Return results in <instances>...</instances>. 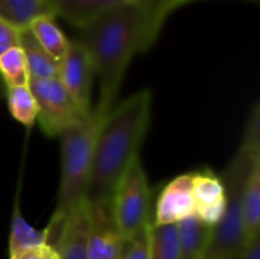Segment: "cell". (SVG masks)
Returning a JSON list of instances; mask_svg holds the SVG:
<instances>
[{
  "mask_svg": "<svg viewBox=\"0 0 260 259\" xmlns=\"http://www.w3.org/2000/svg\"><path fill=\"white\" fill-rule=\"evenodd\" d=\"M101 119L102 116H99L93 108L88 118L66 130L58 137L61 145V174L53 214L46 226L49 231V244L59 231L66 217L85 200L91 171L93 147Z\"/></svg>",
  "mask_w": 260,
  "mask_h": 259,
  "instance_id": "277c9868",
  "label": "cell"
},
{
  "mask_svg": "<svg viewBox=\"0 0 260 259\" xmlns=\"http://www.w3.org/2000/svg\"><path fill=\"white\" fill-rule=\"evenodd\" d=\"M5 98L12 118L24 127H32L38 118V105L29 85L6 87Z\"/></svg>",
  "mask_w": 260,
  "mask_h": 259,
  "instance_id": "d6986e66",
  "label": "cell"
},
{
  "mask_svg": "<svg viewBox=\"0 0 260 259\" xmlns=\"http://www.w3.org/2000/svg\"><path fill=\"white\" fill-rule=\"evenodd\" d=\"M55 17L66 18L75 27H82L101 14L129 2L139 0H49Z\"/></svg>",
  "mask_w": 260,
  "mask_h": 259,
  "instance_id": "7c38bea8",
  "label": "cell"
},
{
  "mask_svg": "<svg viewBox=\"0 0 260 259\" xmlns=\"http://www.w3.org/2000/svg\"><path fill=\"white\" fill-rule=\"evenodd\" d=\"M0 78L6 87L29 85L30 76L24 53L20 46L0 55Z\"/></svg>",
  "mask_w": 260,
  "mask_h": 259,
  "instance_id": "44dd1931",
  "label": "cell"
},
{
  "mask_svg": "<svg viewBox=\"0 0 260 259\" xmlns=\"http://www.w3.org/2000/svg\"><path fill=\"white\" fill-rule=\"evenodd\" d=\"M12 259H59V256L50 244H43V246L29 249Z\"/></svg>",
  "mask_w": 260,
  "mask_h": 259,
  "instance_id": "d4e9b609",
  "label": "cell"
},
{
  "mask_svg": "<svg viewBox=\"0 0 260 259\" xmlns=\"http://www.w3.org/2000/svg\"><path fill=\"white\" fill-rule=\"evenodd\" d=\"M193 202L195 217L215 229L221 223L227 206L225 186L221 177L213 171L193 172Z\"/></svg>",
  "mask_w": 260,
  "mask_h": 259,
  "instance_id": "8fae6325",
  "label": "cell"
},
{
  "mask_svg": "<svg viewBox=\"0 0 260 259\" xmlns=\"http://www.w3.org/2000/svg\"><path fill=\"white\" fill-rule=\"evenodd\" d=\"M242 217L247 241L260 237V156L250 166L242 192Z\"/></svg>",
  "mask_w": 260,
  "mask_h": 259,
  "instance_id": "5bb4252c",
  "label": "cell"
},
{
  "mask_svg": "<svg viewBox=\"0 0 260 259\" xmlns=\"http://www.w3.org/2000/svg\"><path fill=\"white\" fill-rule=\"evenodd\" d=\"M213 227L201 223L195 215L178 223L180 259H204L207 255Z\"/></svg>",
  "mask_w": 260,
  "mask_h": 259,
  "instance_id": "4fadbf2b",
  "label": "cell"
},
{
  "mask_svg": "<svg viewBox=\"0 0 260 259\" xmlns=\"http://www.w3.org/2000/svg\"><path fill=\"white\" fill-rule=\"evenodd\" d=\"M30 34L37 40V43L58 63L64 58L70 40L62 34L59 26L56 24L55 15H44L35 18L29 27Z\"/></svg>",
  "mask_w": 260,
  "mask_h": 259,
  "instance_id": "ac0fdd59",
  "label": "cell"
},
{
  "mask_svg": "<svg viewBox=\"0 0 260 259\" xmlns=\"http://www.w3.org/2000/svg\"><path fill=\"white\" fill-rule=\"evenodd\" d=\"M257 156H260L259 102L253 105L241 145L221 177L227 194L225 214L221 223L213 229L212 241L204 259H236L247 244L242 217V192L251 162Z\"/></svg>",
  "mask_w": 260,
  "mask_h": 259,
  "instance_id": "3957f363",
  "label": "cell"
},
{
  "mask_svg": "<svg viewBox=\"0 0 260 259\" xmlns=\"http://www.w3.org/2000/svg\"><path fill=\"white\" fill-rule=\"evenodd\" d=\"M158 35L151 14L139 2L119 5L79 27L76 40L87 50L99 78V102L94 107L99 116L114 107L133 58L148 52Z\"/></svg>",
  "mask_w": 260,
  "mask_h": 259,
  "instance_id": "6da1fadb",
  "label": "cell"
},
{
  "mask_svg": "<svg viewBox=\"0 0 260 259\" xmlns=\"http://www.w3.org/2000/svg\"><path fill=\"white\" fill-rule=\"evenodd\" d=\"M192 215H195L193 172H186L171 180L161 191L152 224H178Z\"/></svg>",
  "mask_w": 260,
  "mask_h": 259,
  "instance_id": "9c48e42d",
  "label": "cell"
},
{
  "mask_svg": "<svg viewBox=\"0 0 260 259\" xmlns=\"http://www.w3.org/2000/svg\"><path fill=\"white\" fill-rule=\"evenodd\" d=\"M49 244V231L44 227L41 231L32 227L20 212V208L15 206L11 218V231H9V259L15 258L17 255L43 246Z\"/></svg>",
  "mask_w": 260,
  "mask_h": 259,
  "instance_id": "e0dca14e",
  "label": "cell"
},
{
  "mask_svg": "<svg viewBox=\"0 0 260 259\" xmlns=\"http://www.w3.org/2000/svg\"><path fill=\"white\" fill-rule=\"evenodd\" d=\"M236 259H260V237L248 240Z\"/></svg>",
  "mask_w": 260,
  "mask_h": 259,
  "instance_id": "484cf974",
  "label": "cell"
},
{
  "mask_svg": "<svg viewBox=\"0 0 260 259\" xmlns=\"http://www.w3.org/2000/svg\"><path fill=\"white\" fill-rule=\"evenodd\" d=\"M193 2H198V0H174V9H178L187 3H193ZM245 2H253V3H259V0H245Z\"/></svg>",
  "mask_w": 260,
  "mask_h": 259,
  "instance_id": "4316f807",
  "label": "cell"
},
{
  "mask_svg": "<svg viewBox=\"0 0 260 259\" xmlns=\"http://www.w3.org/2000/svg\"><path fill=\"white\" fill-rule=\"evenodd\" d=\"M5 92H6V85L3 84V81H2V78H0V101L5 98Z\"/></svg>",
  "mask_w": 260,
  "mask_h": 259,
  "instance_id": "83f0119b",
  "label": "cell"
},
{
  "mask_svg": "<svg viewBox=\"0 0 260 259\" xmlns=\"http://www.w3.org/2000/svg\"><path fill=\"white\" fill-rule=\"evenodd\" d=\"M29 87L38 105L37 122L47 137H59L93 111L82 110L58 78L30 79Z\"/></svg>",
  "mask_w": 260,
  "mask_h": 259,
  "instance_id": "8992f818",
  "label": "cell"
},
{
  "mask_svg": "<svg viewBox=\"0 0 260 259\" xmlns=\"http://www.w3.org/2000/svg\"><path fill=\"white\" fill-rule=\"evenodd\" d=\"M88 203H79L62 221L50 246L59 259H88Z\"/></svg>",
  "mask_w": 260,
  "mask_h": 259,
  "instance_id": "30bf717a",
  "label": "cell"
},
{
  "mask_svg": "<svg viewBox=\"0 0 260 259\" xmlns=\"http://www.w3.org/2000/svg\"><path fill=\"white\" fill-rule=\"evenodd\" d=\"M149 246L151 259H180L178 224H152Z\"/></svg>",
  "mask_w": 260,
  "mask_h": 259,
  "instance_id": "ffe728a7",
  "label": "cell"
},
{
  "mask_svg": "<svg viewBox=\"0 0 260 259\" xmlns=\"http://www.w3.org/2000/svg\"><path fill=\"white\" fill-rule=\"evenodd\" d=\"M88 259H120L126 247V240L119 231L111 202L88 203Z\"/></svg>",
  "mask_w": 260,
  "mask_h": 259,
  "instance_id": "ba28073f",
  "label": "cell"
},
{
  "mask_svg": "<svg viewBox=\"0 0 260 259\" xmlns=\"http://www.w3.org/2000/svg\"><path fill=\"white\" fill-rule=\"evenodd\" d=\"M151 205V188L139 156L120 177L111 198L116 224L126 241L152 226Z\"/></svg>",
  "mask_w": 260,
  "mask_h": 259,
  "instance_id": "5b68a950",
  "label": "cell"
},
{
  "mask_svg": "<svg viewBox=\"0 0 260 259\" xmlns=\"http://www.w3.org/2000/svg\"><path fill=\"white\" fill-rule=\"evenodd\" d=\"M20 47L24 53L30 79H49L58 78L59 63L53 60L34 38L29 29L20 32Z\"/></svg>",
  "mask_w": 260,
  "mask_h": 259,
  "instance_id": "9a60e30c",
  "label": "cell"
},
{
  "mask_svg": "<svg viewBox=\"0 0 260 259\" xmlns=\"http://www.w3.org/2000/svg\"><path fill=\"white\" fill-rule=\"evenodd\" d=\"M44 15H55L49 0H0V18L20 31Z\"/></svg>",
  "mask_w": 260,
  "mask_h": 259,
  "instance_id": "2e32d148",
  "label": "cell"
},
{
  "mask_svg": "<svg viewBox=\"0 0 260 259\" xmlns=\"http://www.w3.org/2000/svg\"><path fill=\"white\" fill-rule=\"evenodd\" d=\"M149 232H151V227L139 234L136 238L129 240L126 243V247L120 259H151Z\"/></svg>",
  "mask_w": 260,
  "mask_h": 259,
  "instance_id": "7402d4cb",
  "label": "cell"
},
{
  "mask_svg": "<svg viewBox=\"0 0 260 259\" xmlns=\"http://www.w3.org/2000/svg\"><path fill=\"white\" fill-rule=\"evenodd\" d=\"M139 3H142L148 9V12L152 17V21L158 31H161L166 18L175 11L174 0H139Z\"/></svg>",
  "mask_w": 260,
  "mask_h": 259,
  "instance_id": "603a6c76",
  "label": "cell"
},
{
  "mask_svg": "<svg viewBox=\"0 0 260 259\" xmlns=\"http://www.w3.org/2000/svg\"><path fill=\"white\" fill-rule=\"evenodd\" d=\"M152 108V93L142 89L114 107L101 119L93 147L91 171L85 200L90 205L111 202L114 189L139 157L146 137Z\"/></svg>",
  "mask_w": 260,
  "mask_h": 259,
  "instance_id": "7a4b0ae2",
  "label": "cell"
},
{
  "mask_svg": "<svg viewBox=\"0 0 260 259\" xmlns=\"http://www.w3.org/2000/svg\"><path fill=\"white\" fill-rule=\"evenodd\" d=\"M20 29L0 18V55L6 50L20 46Z\"/></svg>",
  "mask_w": 260,
  "mask_h": 259,
  "instance_id": "cb8c5ba5",
  "label": "cell"
},
{
  "mask_svg": "<svg viewBox=\"0 0 260 259\" xmlns=\"http://www.w3.org/2000/svg\"><path fill=\"white\" fill-rule=\"evenodd\" d=\"M94 76V67L87 50L78 40H70L69 49L59 61L58 79L76 104L85 111L93 110L91 92Z\"/></svg>",
  "mask_w": 260,
  "mask_h": 259,
  "instance_id": "52a82bcc",
  "label": "cell"
}]
</instances>
